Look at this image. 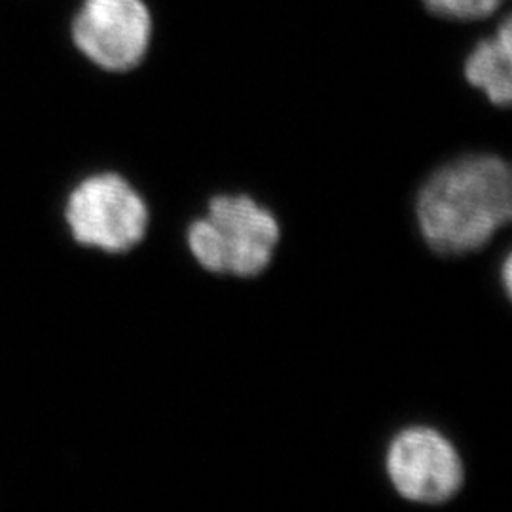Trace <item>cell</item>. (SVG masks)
Returning a JSON list of instances; mask_svg holds the SVG:
<instances>
[{"instance_id": "52a82bcc", "label": "cell", "mask_w": 512, "mask_h": 512, "mask_svg": "<svg viewBox=\"0 0 512 512\" xmlns=\"http://www.w3.org/2000/svg\"><path fill=\"white\" fill-rule=\"evenodd\" d=\"M503 2L505 0H425L433 14L461 21L488 18L501 8Z\"/></svg>"}, {"instance_id": "ba28073f", "label": "cell", "mask_w": 512, "mask_h": 512, "mask_svg": "<svg viewBox=\"0 0 512 512\" xmlns=\"http://www.w3.org/2000/svg\"><path fill=\"white\" fill-rule=\"evenodd\" d=\"M503 270H505V272H503V275H505V289L511 291V258L505 262V268H503Z\"/></svg>"}, {"instance_id": "3957f363", "label": "cell", "mask_w": 512, "mask_h": 512, "mask_svg": "<svg viewBox=\"0 0 512 512\" xmlns=\"http://www.w3.org/2000/svg\"><path fill=\"white\" fill-rule=\"evenodd\" d=\"M147 202L118 173H97L74 186L65 222L76 243L107 253H126L147 236Z\"/></svg>"}, {"instance_id": "277c9868", "label": "cell", "mask_w": 512, "mask_h": 512, "mask_svg": "<svg viewBox=\"0 0 512 512\" xmlns=\"http://www.w3.org/2000/svg\"><path fill=\"white\" fill-rule=\"evenodd\" d=\"M74 46L103 71L126 73L148 52L152 16L143 0H84L71 27Z\"/></svg>"}, {"instance_id": "7a4b0ae2", "label": "cell", "mask_w": 512, "mask_h": 512, "mask_svg": "<svg viewBox=\"0 0 512 512\" xmlns=\"http://www.w3.org/2000/svg\"><path fill=\"white\" fill-rule=\"evenodd\" d=\"M279 224L249 196H215L205 219L194 220L186 243L198 264L213 274L255 277L274 256Z\"/></svg>"}, {"instance_id": "6da1fadb", "label": "cell", "mask_w": 512, "mask_h": 512, "mask_svg": "<svg viewBox=\"0 0 512 512\" xmlns=\"http://www.w3.org/2000/svg\"><path fill=\"white\" fill-rule=\"evenodd\" d=\"M421 236L439 255L482 249L512 215L507 162L476 154L444 165L423 184L416 203Z\"/></svg>"}, {"instance_id": "8992f818", "label": "cell", "mask_w": 512, "mask_h": 512, "mask_svg": "<svg viewBox=\"0 0 512 512\" xmlns=\"http://www.w3.org/2000/svg\"><path fill=\"white\" fill-rule=\"evenodd\" d=\"M469 84L488 95L497 107L512 99V25L507 18L490 38H484L465 63Z\"/></svg>"}, {"instance_id": "5b68a950", "label": "cell", "mask_w": 512, "mask_h": 512, "mask_svg": "<svg viewBox=\"0 0 512 512\" xmlns=\"http://www.w3.org/2000/svg\"><path fill=\"white\" fill-rule=\"evenodd\" d=\"M385 469L399 495L425 505L452 499L465 476L454 444L431 427H410L391 440Z\"/></svg>"}]
</instances>
